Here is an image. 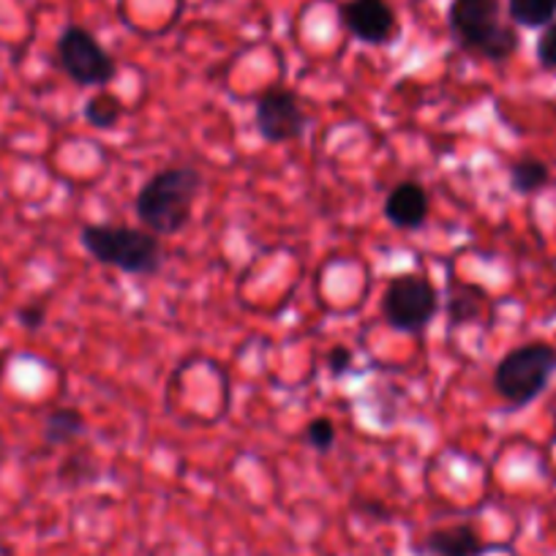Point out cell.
Listing matches in <instances>:
<instances>
[{
	"label": "cell",
	"instance_id": "11",
	"mask_svg": "<svg viewBox=\"0 0 556 556\" xmlns=\"http://www.w3.org/2000/svg\"><path fill=\"white\" fill-rule=\"evenodd\" d=\"M88 431V420L77 406H52L41 424V440L47 447H68Z\"/></svg>",
	"mask_w": 556,
	"mask_h": 556
},
{
	"label": "cell",
	"instance_id": "17",
	"mask_svg": "<svg viewBox=\"0 0 556 556\" xmlns=\"http://www.w3.org/2000/svg\"><path fill=\"white\" fill-rule=\"evenodd\" d=\"M61 478H74V483H88V480L99 478V464L88 453H74L63 462Z\"/></svg>",
	"mask_w": 556,
	"mask_h": 556
},
{
	"label": "cell",
	"instance_id": "1",
	"mask_svg": "<svg viewBox=\"0 0 556 556\" xmlns=\"http://www.w3.org/2000/svg\"><path fill=\"white\" fill-rule=\"evenodd\" d=\"M205 189V175L194 164H173L146 180L134 200V211L142 227L159 238L184 232L191 222L197 200Z\"/></svg>",
	"mask_w": 556,
	"mask_h": 556
},
{
	"label": "cell",
	"instance_id": "18",
	"mask_svg": "<svg viewBox=\"0 0 556 556\" xmlns=\"http://www.w3.org/2000/svg\"><path fill=\"white\" fill-rule=\"evenodd\" d=\"M534 52H538V63L545 68V72H556V23H551L548 28H543Z\"/></svg>",
	"mask_w": 556,
	"mask_h": 556
},
{
	"label": "cell",
	"instance_id": "15",
	"mask_svg": "<svg viewBox=\"0 0 556 556\" xmlns=\"http://www.w3.org/2000/svg\"><path fill=\"white\" fill-rule=\"evenodd\" d=\"M551 180V169L548 164L540 162V159H518V162H513L510 167V189L516 191V194H538V191H543L545 186H548Z\"/></svg>",
	"mask_w": 556,
	"mask_h": 556
},
{
	"label": "cell",
	"instance_id": "13",
	"mask_svg": "<svg viewBox=\"0 0 556 556\" xmlns=\"http://www.w3.org/2000/svg\"><path fill=\"white\" fill-rule=\"evenodd\" d=\"M123 115H126V104H123L121 96L112 93V90L106 88L96 90L83 106L85 123H88L90 128H99V131H110V128H115L117 123L123 121Z\"/></svg>",
	"mask_w": 556,
	"mask_h": 556
},
{
	"label": "cell",
	"instance_id": "10",
	"mask_svg": "<svg viewBox=\"0 0 556 556\" xmlns=\"http://www.w3.org/2000/svg\"><path fill=\"white\" fill-rule=\"evenodd\" d=\"M424 548L434 556H485L500 548V545L480 538L472 523H453V527L431 529L426 534Z\"/></svg>",
	"mask_w": 556,
	"mask_h": 556
},
{
	"label": "cell",
	"instance_id": "16",
	"mask_svg": "<svg viewBox=\"0 0 556 556\" xmlns=\"http://www.w3.org/2000/svg\"><path fill=\"white\" fill-rule=\"evenodd\" d=\"M303 440L317 453H330L336 445V424L328 415L314 417V420L306 424V429H303Z\"/></svg>",
	"mask_w": 556,
	"mask_h": 556
},
{
	"label": "cell",
	"instance_id": "9",
	"mask_svg": "<svg viewBox=\"0 0 556 556\" xmlns=\"http://www.w3.org/2000/svg\"><path fill=\"white\" fill-rule=\"evenodd\" d=\"M382 213L395 229L415 232V229H420L429 222V191H426V186L417 184V180H401V184H395L393 189L388 191V197H384Z\"/></svg>",
	"mask_w": 556,
	"mask_h": 556
},
{
	"label": "cell",
	"instance_id": "2",
	"mask_svg": "<svg viewBox=\"0 0 556 556\" xmlns=\"http://www.w3.org/2000/svg\"><path fill=\"white\" fill-rule=\"evenodd\" d=\"M79 243L96 262L128 276H156L164 267V243L146 227L126 224H85Z\"/></svg>",
	"mask_w": 556,
	"mask_h": 556
},
{
	"label": "cell",
	"instance_id": "6",
	"mask_svg": "<svg viewBox=\"0 0 556 556\" xmlns=\"http://www.w3.org/2000/svg\"><path fill=\"white\" fill-rule=\"evenodd\" d=\"M61 72L79 88H106L117 77V63L104 45L83 25H68L55 41Z\"/></svg>",
	"mask_w": 556,
	"mask_h": 556
},
{
	"label": "cell",
	"instance_id": "4",
	"mask_svg": "<svg viewBox=\"0 0 556 556\" xmlns=\"http://www.w3.org/2000/svg\"><path fill=\"white\" fill-rule=\"evenodd\" d=\"M556 374V346L545 341H529L507 352L494 368V390L507 406L523 409L545 393Z\"/></svg>",
	"mask_w": 556,
	"mask_h": 556
},
{
	"label": "cell",
	"instance_id": "7",
	"mask_svg": "<svg viewBox=\"0 0 556 556\" xmlns=\"http://www.w3.org/2000/svg\"><path fill=\"white\" fill-rule=\"evenodd\" d=\"M254 123L256 131H260V137L265 142H270V146H287V142H295V139H301L306 134L308 112L295 90L273 85V88L262 90L256 96Z\"/></svg>",
	"mask_w": 556,
	"mask_h": 556
},
{
	"label": "cell",
	"instance_id": "8",
	"mask_svg": "<svg viewBox=\"0 0 556 556\" xmlns=\"http://www.w3.org/2000/svg\"><path fill=\"white\" fill-rule=\"evenodd\" d=\"M339 23L368 47H388L401 34L399 17L388 0H344L339 7Z\"/></svg>",
	"mask_w": 556,
	"mask_h": 556
},
{
	"label": "cell",
	"instance_id": "3",
	"mask_svg": "<svg viewBox=\"0 0 556 556\" xmlns=\"http://www.w3.org/2000/svg\"><path fill=\"white\" fill-rule=\"evenodd\" d=\"M447 25L469 55L489 63H505L518 52V30L502 20V0H453Z\"/></svg>",
	"mask_w": 556,
	"mask_h": 556
},
{
	"label": "cell",
	"instance_id": "5",
	"mask_svg": "<svg viewBox=\"0 0 556 556\" xmlns=\"http://www.w3.org/2000/svg\"><path fill=\"white\" fill-rule=\"evenodd\" d=\"M382 317L399 333H424L440 314V292L424 273H399L382 292Z\"/></svg>",
	"mask_w": 556,
	"mask_h": 556
},
{
	"label": "cell",
	"instance_id": "19",
	"mask_svg": "<svg viewBox=\"0 0 556 556\" xmlns=\"http://www.w3.org/2000/svg\"><path fill=\"white\" fill-rule=\"evenodd\" d=\"M325 366H328V371L333 374V377H344V374H350L352 366H355V352L344 344L330 346L328 355H325Z\"/></svg>",
	"mask_w": 556,
	"mask_h": 556
},
{
	"label": "cell",
	"instance_id": "14",
	"mask_svg": "<svg viewBox=\"0 0 556 556\" xmlns=\"http://www.w3.org/2000/svg\"><path fill=\"white\" fill-rule=\"evenodd\" d=\"M507 17L518 28H548L556 17V0H507Z\"/></svg>",
	"mask_w": 556,
	"mask_h": 556
},
{
	"label": "cell",
	"instance_id": "20",
	"mask_svg": "<svg viewBox=\"0 0 556 556\" xmlns=\"http://www.w3.org/2000/svg\"><path fill=\"white\" fill-rule=\"evenodd\" d=\"M17 323L23 325L25 330H41L47 323V306L39 301L25 303V306L17 308Z\"/></svg>",
	"mask_w": 556,
	"mask_h": 556
},
{
	"label": "cell",
	"instance_id": "12",
	"mask_svg": "<svg viewBox=\"0 0 556 556\" xmlns=\"http://www.w3.org/2000/svg\"><path fill=\"white\" fill-rule=\"evenodd\" d=\"M489 306V295H485L483 287L478 285H464V281H451V295H447V319H451L453 328H462V325L475 323L480 319L483 308Z\"/></svg>",
	"mask_w": 556,
	"mask_h": 556
}]
</instances>
